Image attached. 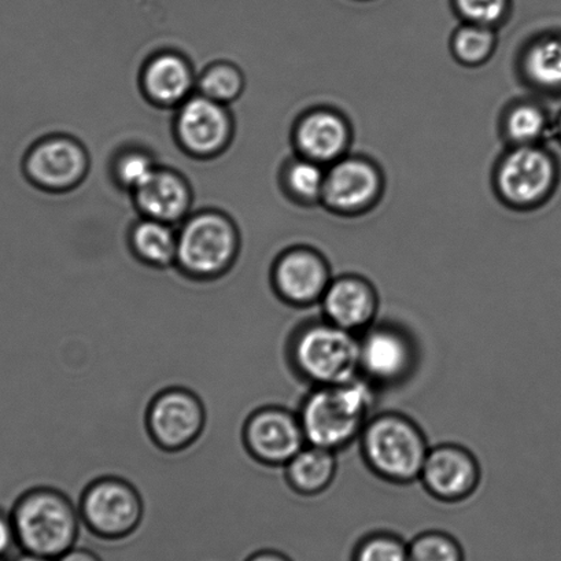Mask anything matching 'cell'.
Returning a JSON list of instances; mask_svg holds the SVG:
<instances>
[{"label":"cell","mask_w":561,"mask_h":561,"mask_svg":"<svg viewBox=\"0 0 561 561\" xmlns=\"http://www.w3.org/2000/svg\"><path fill=\"white\" fill-rule=\"evenodd\" d=\"M373 386L363 377L346 383L313 386L297 411L307 444L337 451L362 437L374 408Z\"/></svg>","instance_id":"cell-1"},{"label":"cell","mask_w":561,"mask_h":561,"mask_svg":"<svg viewBox=\"0 0 561 561\" xmlns=\"http://www.w3.org/2000/svg\"><path fill=\"white\" fill-rule=\"evenodd\" d=\"M10 515L20 552L58 559L78 543L79 511L57 490H31L15 501Z\"/></svg>","instance_id":"cell-2"},{"label":"cell","mask_w":561,"mask_h":561,"mask_svg":"<svg viewBox=\"0 0 561 561\" xmlns=\"http://www.w3.org/2000/svg\"><path fill=\"white\" fill-rule=\"evenodd\" d=\"M290 358L312 386L351 382L359 375V337L329 320H305L291 337Z\"/></svg>","instance_id":"cell-3"},{"label":"cell","mask_w":561,"mask_h":561,"mask_svg":"<svg viewBox=\"0 0 561 561\" xmlns=\"http://www.w3.org/2000/svg\"><path fill=\"white\" fill-rule=\"evenodd\" d=\"M364 459L375 473L393 483L421 479L430 451L417 424L400 413L370 419L362 434Z\"/></svg>","instance_id":"cell-4"},{"label":"cell","mask_w":561,"mask_h":561,"mask_svg":"<svg viewBox=\"0 0 561 561\" xmlns=\"http://www.w3.org/2000/svg\"><path fill=\"white\" fill-rule=\"evenodd\" d=\"M241 254V237L219 211H201L178 232L176 266L195 279H216L230 271Z\"/></svg>","instance_id":"cell-5"},{"label":"cell","mask_w":561,"mask_h":561,"mask_svg":"<svg viewBox=\"0 0 561 561\" xmlns=\"http://www.w3.org/2000/svg\"><path fill=\"white\" fill-rule=\"evenodd\" d=\"M79 515L98 537L128 536L139 525L141 501L129 483L118 478H101L85 490Z\"/></svg>","instance_id":"cell-6"},{"label":"cell","mask_w":561,"mask_h":561,"mask_svg":"<svg viewBox=\"0 0 561 561\" xmlns=\"http://www.w3.org/2000/svg\"><path fill=\"white\" fill-rule=\"evenodd\" d=\"M89 165L84 147L67 136H48L36 141L21 162V169L28 182L50 193L75 188L83 182Z\"/></svg>","instance_id":"cell-7"},{"label":"cell","mask_w":561,"mask_h":561,"mask_svg":"<svg viewBox=\"0 0 561 561\" xmlns=\"http://www.w3.org/2000/svg\"><path fill=\"white\" fill-rule=\"evenodd\" d=\"M179 145L198 158L219 156L230 145L233 123L226 105L204 95H192L179 106L174 119Z\"/></svg>","instance_id":"cell-8"},{"label":"cell","mask_w":561,"mask_h":561,"mask_svg":"<svg viewBox=\"0 0 561 561\" xmlns=\"http://www.w3.org/2000/svg\"><path fill=\"white\" fill-rule=\"evenodd\" d=\"M330 283L329 264L312 249H288L272 265V285L294 307L309 309L320 304Z\"/></svg>","instance_id":"cell-9"},{"label":"cell","mask_w":561,"mask_h":561,"mask_svg":"<svg viewBox=\"0 0 561 561\" xmlns=\"http://www.w3.org/2000/svg\"><path fill=\"white\" fill-rule=\"evenodd\" d=\"M495 180L506 203L526 208L547 197L554 182V165L538 147L515 146L501 161Z\"/></svg>","instance_id":"cell-10"},{"label":"cell","mask_w":561,"mask_h":561,"mask_svg":"<svg viewBox=\"0 0 561 561\" xmlns=\"http://www.w3.org/2000/svg\"><path fill=\"white\" fill-rule=\"evenodd\" d=\"M415 364V347L404 331L370 325L359 336V374L370 383L400 382Z\"/></svg>","instance_id":"cell-11"},{"label":"cell","mask_w":561,"mask_h":561,"mask_svg":"<svg viewBox=\"0 0 561 561\" xmlns=\"http://www.w3.org/2000/svg\"><path fill=\"white\" fill-rule=\"evenodd\" d=\"M147 423L152 437L162 448L182 449L197 439L203 432V402L190 390L168 389L152 401Z\"/></svg>","instance_id":"cell-12"},{"label":"cell","mask_w":561,"mask_h":561,"mask_svg":"<svg viewBox=\"0 0 561 561\" xmlns=\"http://www.w3.org/2000/svg\"><path fill=\"white\" fill-rule=\"evenodd\" d=\"M247 443L261 461L286 466L307 446L297 411L285 407H266L249 419Z\"/></svg>","instance_id":"cell-13"},{"label":"cell","mask_w":561,"mask_h":561,"mask_svg":"<svg viewBox=\"0 0 561 561\" xmlns=\"http://www.w3.org/2000/svg\"><path fill=\"white\" fill-rule=\"evenodd\" d=\"M382 192L378 168L363 158H341L325 173L323 203L341 215L362 214Z\"/></svg>","instance_id":"cell-14"},{"label":"cell","mask_w":561,"mask_h":561,"mask_svg":"<svg viewBox=\"0 0 561 561\" xmlns=\"http://www.w3.org/2000/svg\"><path fill=\"white\" fill-rule=\"evenodd\" d=\"M481 478L471 451L459 445H440L430 449L421 473L427 492L445 503L470 497Z\"/></svg>","instance_id":"cell-15"},{"label":"cell","mask_w":561,"mask_h":561,"mask_svg":"<svg viewBox=\"0 0 561 561\" xmlns=\"http://www.w3.org/2000/svg\"><path fill=\"white\" fill-rule=\"evenodd\" d=\"M324 319L353 334L368 330L377 319L378 294L359 276H342L331 280L320 301Z\"/></svg>","instance_id":"cell-16"},{"label":"cell","mask_w":561,"mask_h":561,"mask_svg":"<svg viewBox=\"0 0 561 561\" xmlns=\"http://www.w3.org/2000/svg\"><path fill=\"white\" fill-rule=\"evenodd\" d=\"M294 141L301 157L320 165L341 160L351 141V130L340 113L319 108L299 119Z\"/></svg>","instance_id":"cell-17"},{"label":"cell","mask_w":561,"mask_h":561,"mask_svg":"<svg viewBox=\"0 0 561 561\" xmlns=\"http://www.w3.org/2000/svg\"><path fill=\"white\" fill-rule=\"evenodd\" d=\"M135 203L147 219L173 226L185 219L192 208V188L182 174L157 168L152 176L136 192Z\"/></svg>","instance_id":"cell-18"},{"label":"cell","mask_w":561,"mask_h":561,"mask_svg":"<svg viewBox=\"0 0 561 561\" xmlns=\"http://www.w3.org/2000/svg\"><path fill=\"white\" fill-rule=\"evenodd\" d=\"M195 83L192 65L176 53L151 57L141 73V89L152 103L162 107L180 106L193 95Z\"/></svg>","instance_id":"cell-19"},{"label":"cell","mask_w":561,"mask_h":561,"mask_svg":"<svg viewBox=\"0 0 561 561\" xmlns=\"http://www.w3.org/2000/svg\"><path fill=\"white\" fill-rule=\"evenodd\" d=\"M291 486L299 494L316 497L334 482L337 462L335 451L307 445L285 466Z\"/></svg>","instance_id":"cell-20"},{"label":"cell","mask_w":561,"mask_h":561,"mask_svg":"<svg viewBox=\"0 0 561 561\" xmlns=\"http://www.w3.org/2000/svg\"><path fill=\"white\" fill-rule=\"evenodd\" d=\"M129 249L140 263L152 268H172L178 259V232L167 222L145 217L129 233Z\"/></svg>","instance_id":"cell-21"},{"label":"cell","mask_w":561,"mask_h":561,"mask_svg":"<svg viewBox=\"0 0 561 561\" xmlns=\"http://www.w3.org/2000/svg\"><path fill=\"white\" fill-rule=\"evenodd\" d=\"M523 70L539 89H561V39L545 37L533 43L523 57Z\"/></svg>","instance_id":"cell-22"},{"label":"cell","mask_w":561,"mask_h":561,"mask_svg":"<svg viewBox=\"0 0 561 561\" xmlns=\"http://www.w3.org/2000/svg\"><path fill=\"white\" fill-rule=\"evenodd\" d=\"M325 173L318 162L305 157L294 158L283 168V187L297 203L313 205L323 198Z\"/></svg>","instance_id":"cell-23"},{"label":"cell","mask_w":561,"mask_h":561,"mask_svg":"<svg viewBox=\"0 0 561 561\" xmlns=\"http://www.w3.org/2000/svg\"><path fill=\"white\" fill-rule=\"evenodd\" d=\"M198 94L228 105L241 96L244 79L241 69L230 62H217L205 69L197 81Z\"/></svg>","instance_id":"cell-24"},{"label":"cell","mask_w":561,"mask_h":561,"mask_svg":"<svg viewBox=\"0 0 561 561\" xmlns=\"http://www.w3.org/2000/svg\"><path fill=\"white\" fill-rule=\"evenodd\" d=\"M495 47L492 26L467 23L455 32L451 50L461 64L477 67L486 62Z\"/></svg>","instance_id":"cell-25"},{"label":"cell","mask_w":561,"mask_h":561,"mask_svg":"<svg viewBox=\"0 0 561 561\" xmlns=\"http://www.w3.org/2000/svg\"><path fill=\"white\" fill-rule=\"evenodd\" d=\"M547 129V118L537 105L517 103L505 114L504 130L515 146H536Z\"/></svg>","instance_id":"cell-26"},{"label":"cell","mask_w":561,"mask_h":561,"mask_svg":"<svg viewBox=\"0 0 561 561\" xmlns=\"http://www.w3.org/2000/svg\"><path fill=\"white\" fill-rule=\"evenodd\" d=\"M410 561H465V553L449 534L427 531L410 543Z\"/></svg>","instance_id":"cell-27"},{"label":"cell","mask_w":561,"mask_h":561,"mask_svg":"<svg viewBox=\"0 0 561 561\" xmlns=\"http://www.w3.org/2000/svg\"><path fill=\"white\" fill-rule=\"evenodd\" d=\"M353 561H410V543L394 534H373L358 543Z\"/></svg>","instance_id":"cell-28"},{"label":"cell","mask_w":561,"mask_h":561,"mask_svg":"<svg viewBox=\"0 0 561 561\" xmlns=\"http://www.w3.org/2000/svg\"><path fill=\"white\" fill-rule=\"evenodd\" d=\"M157 168L149 152L128 150L117 157L114 163V176L123 187L134 193L152 176Z\"/></svg>","instance_id":"cell-29"},{"label":"cell","mask_w":561,"mask_h":561,"mask_svg":"<svg viewBox=\"0 0 561 561\" xmlns=\"http://www.w3.org/2000/svg\"><path fill=\"white\" fill-rule=\"evenodd\" d=\"M456 8L467 23L493 26L508 12L510 0H455Z\"/></svg>","instance_id":"cell-30"},{"label":"cell","mask_w":561,"mask_h":561,"mask_svg":"<svg viewBox=\"0 0 561 561\" xmlns=\"http://www.w3.org/2000/svg\"><path fill=\"white\" fill-rule=\"evenodd\" d=\"M14 548H19V545L12 515L0 506V559H7Z\"/></svg>","instance_id":"cell-31"},{"label":"cell","mask_w":561,"mask_h":561,"mask_svg":"<svg viewBox=\"0 0 561 561\" xmlns=\"http://www.w3.org/2000/svg\"><path fill=\"white\" fill-rule=\"evenodd\" d=\"M57 561H106L96 550L85 547V545H76L75 548L64 553Z\"/></svg>","instance_id":"cell-32"},{"label":"cell","mask_w":561,"mask_h":561,"mask_svg":"<svg viewBox=\"0 0 561 561\" xmlns=\"http://www.w3.org/2000/svg\"><path fill=\"white\" fill-rule=\"evenodd\" d=\"M243 561H294L291 556L285 552V550L276 548H264L255 550L252 554H249Z\"/></svg>","instance_id":"cell-33"},{"label":"cell","mask_w":561,"mask_h":561,"mask_svg":"<svg viewBox=\"0 0 561 561\" xmlns=\"http://www.w3.org/2000/svg\"><path fill=\"white\" fill-rule=\"evenodd\" d=\"M14 561H57V559L46 558V556L21 552Z\"/></svg>","instance_id":"cell-34"},{"label":"cell","mask_w":561,"mask_h":561,"mask_svg":"<svg viewBox=\"0 0 561 561\" xmlns=\"http://www.w3.org/2000/svg\"><path fill=\"white\" fill-rule=\"evenodd\" d=\"M0 561H9L8 559H0Z\"/></svg>","instance_id":"cell-35"},{"label":"cell","mask_w":561,"mask_h":561,"mask_svg":"<svg viewBox=\"0 0 561 561\" xmlns=\"http://www.w3.org/2000/svg\"><path fill=\"white\" fill-rule=\"evenodd\" d=\"M560 133H561V124H560Z\"/></svg>","instance_id":"cell-36"}]
</instances>
